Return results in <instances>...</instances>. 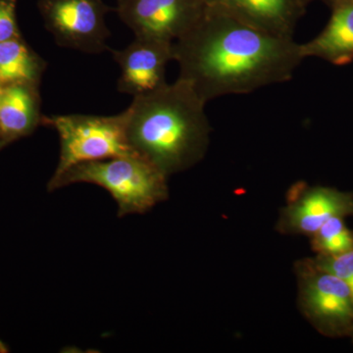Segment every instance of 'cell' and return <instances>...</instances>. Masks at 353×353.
Masks as SVG:
<instances>
[{
	"mask_svg": "<svg viewBox=\"0 0 353 353\" xmlns=\"http://www.w3.org/2000/svg\"><path fill=\"white\" fill-rule=\"evenodd\" d=\"M204 0H117L120 19L137 37L174 41L201 20Z\"/></svg>",
	"mask_w": 353,
	"mask_h": 353,
	"instance_id": "8992f818",
	"label": "cell"
},
{
	"mask_svg": "<svg viewBox=\"0 0 353 353\" xmlns=\"http://www.w3.org/2000/svg\"><path fill=\"white\" fill-rule=\"evenodd\" d=\"M2 87H3V85H2L1 83H0V90H1Z\"/></svg>",
	"mask_w": 353,
	"mask_h": 353,
	"instance_id": "7402d4cb",
	"label": "cell"
},
{
	"mask_svg": "<svg viewBox=\"0 0 353 353\" xmlns=\"http://www.w3.org/2000/svg\"><path fill=\"white\" fill-rule=\"evenodd\" d=\"M262 31L294 39L297 23L305 13L304 0H204Z\"/></svg>",
	"mask_w": 353,
	"mask_h": 353,
	"instance_id": "30bf717a",
	"label": "cell"
},
{
	"mask_svg": "<svg viewBox=\"0 0 353 353\" xmlns=\"http://www.w3.org/2000/svg\"><path fill=\"white\" fill-rule=\"evenodd\" d=\"M17 3L18 0H0V43L21 37L16 15Z\"/></svg>",
	"mask_w": 353,
	"mask_h": 353,
	"instance_id": "2e32d148",
	"label": "cell"
},
{
	"mask_svg": "<svg viewBox=\"0 0 353 353\" xmlns=\"http://www.w3.org/2000/svg\"><path fill=\"white\" fill-rule=\"evenodd\" d=\"M305 1L306 4H308L309 2L313 1V0H304ZM324 1L329 2L330 4H331V2L333 1V0H324Z\"/></svg>",
	"mask_w": 353,
	"mask_h": 353,
	"instance_id": "d6986e66",
	"label": "cell"
},
{
	"mask_svg": "<svg viewBox=\"0 0 353 353\" xmlns=\"http://www.w3.org/2000/svg\"><path fill=\"white\" fill-rule=\"evenodd\" d=\"M333 13L328 24L316 38L301 43L303 59L320 58L343 66L353 61V0L332 4Z\"/></svg>",
	"mask_w": 353,
	"mask_h": 353,
	"instance_id": "8fae6325",
	"label": "cell"
},
{
	"mask_svg": "<svg viewBox=\"0 0 353 353\" xmlns=\"http://www.w3.org/2000/svg\"><path fill=\"white\" fill-rule=\"evenodd\" d=\"M312 264L341 279L347 285L353 301V250L338 255L319 254Z\"/></svg>",
	"mask_w": 353,
	"mask_h": 353,
	"instance_id": "9a60e30c",
	"label": "cell"
},
{
	"mask_svg": "<svg viewBox=\"0 0 353 353\" xmlns=\"http://www.w3.org/2000/svg\"><path fill=\"white\" fill-rule=\"evenodd\" d=\"M119 65L117 90L123 94H146L166 83V69L173 60V43L164 39L134 36L121 50H110Z\"/></svg>",
	"mask_w": 353,
	"mask_h": 353,
	"instance_id": "ba28073f",
	"label": "cell"
},
{
	"mask_svg": "<svg viewBox=\"0 0 353 353\" xmlns=\"http://www.w3.org/2000/svg\"><path fill=\"white\" fill-rule=\"evenodd\" d=\"M345 217L334 216L313 234V250L320 255H338L353 250V231L345 225Z\"/></svg>",
	"mask_w": 353,
	"mask_h": 353,
	"instance_id": "5bb4252c",
	"label": "cell"
},
{
	"mask_svg": "<svg viewBox=\"0 0 353 353\" xmlns=\"http://www.w3.org/2000/svg\"><path fill=\"white\" fill-rule=\"evenodd\" d=\"M46 69V62L24 43L22 39L0 43V83L39 85Z\"/></svg>",
	"mask_w": 353,
	"mask_h": 353,
	"instance_id": "4fadbf2b",
	"label": "cell"
},
{
	"mask_svg": "<svg viewBox=\"0 0 353 353\" xmlns=\"http://www.w3.org/2000/svg\"><path fill=\"white\" fill-rule=\"evenodd\" d=\"M304 309L323 333L350 334L353 325V301L347 285L333 274L310 263L301 285Z\"/></svg>",
	"mask_w": 353,
	"mask_h": 353,
	"instance_id": "52a82bcc",
	"label": "cell"
},
{
	"mask_svg": "<svg viewBox=\"0 0 353 353\" xmlns=\"http://www.w3.org/2000/svg\"><path fill=\"white\" fill-rule=\"evenodd\" d=\"M78 183L108 190L117 203L119 217L145 213L168 196L167 176L136 153L75 165L52 176L48 190Z\"/></svg>",
	"mask_w": 353,
	"mask_h": 353,
	"instance_id": "3957f363",
	"label": "cell"
},
{
	"mask_svg": "<svg viewBox=\"0 0 353 353\" xmlns=\"http://www.w3.org/2000/svg\"><path fill=\"white\" fill-rule=\"evenodd\" d=\"M173 60L178 78L208 103L289 82L304 59L294 39L274 36L206 6L201 20L174 41Z\"/></svg>",
	"mask_w": 353,
	"mask_h": 353,
	"instance_id": "6da1fadb",
	"label": "cell"
},
{
	"mask_svg": "<svg viewBox=\"0 0 353 353\" xmlns=\"http://www.w3.org/2000/svg\"><path fill=\"white\" fill-rule=\"evenodd\" d=\"M7 352H8V350H7L6 345L0 341V353H6Z\"/></svg>",
	"mask_w": 353,
	"mask_h": 353,
	"instance_id": "e0dca14e",
	"label": "cell"
},
{
	"mask_svg": "<svg viewBox=\"0 0 353 353\" xmlns=\"http://www.w3.org/2000/svg\"><path fill=\"white\" fill-rule=\"evenodd\" d=\"M350 334H353V325H352V330H350Z\"/></svg>",
	"mask_w": 353,
	"mask_h": 353,
	"instance_id": "44dd1931",
	"label": "cell"
},
{
	"mask_svg": "<svg viewBox=\"0 0 353 353\" xmlns=\"http://www.w3.org/2000/svg\"><path fill=\"white\" fill-rule=\"evenodd\" d=\"M44 27L61 48L99 54L110 50L104 0H38Z\"/></svg>",
	"mask_w": 353,
	"mask_h": 353,
	"instance_id": "5b68a950",
	"label": "cell"
},
{
	"mask_svg": "<svg viewBox=\"0 0 353 353\" xmlns=\"http://www.w3.org/2000/svg\"><path fill=\"white\" fill-rule=\"evenodd\" d=\"M206 102L178 78L132 97L124 111L128 143L168 176L189 169L203 158L211 127Z\"/></svg>",
	"mask_w": 353,
	"mask_h": 353,
	"instance_id": "7a4b0ae2",
	"label": "cell"
},
{
	"mask_svg": "<svg viewBox=\"0 0 353 353\" xmlns=\"http://www.w3.org/2000/svg\"><path fill=\"white\" fill-rule=\"evenodd\" d=\"M296 201L285 209L283 224L292 233L313 236L334 216H353V194L328 187L297 190Z\"/></svg>",
	"mask_w": 353,
	"mask_h": 353,
	"instance_id": "9c48e42d",
	"label": "cell"
},
{
	"mask_svg": "<svg viewBox=\"0 0 353 353\" xmlns=\"http://www.w3.org/2000/svg\"><path fill=\"white\" fill-rule=\"evenodd\" d=\"M336 1H340V0H333V1L331 2V6H332V4L334 3V2H336Z\"/></svg>",
	"mask_w": 353,
	"mask_h": 353,
	"instance_id": "ffe728a7",
	"label": "cell"
},
{
	"mask_svg": "<svg viewBox=\"0 0 353 353\" xmlns=\"http://www.w3.org/2000/svg\"><path fill=\"white\" fill-rule=\"evenodd\" d=\"M43 121L39 85L11 83L0 90V134L6 143L32 134Z\"/></svg>",
	"mask_w": 353,
	"mask_h": 353,
	"instance_id": "7c38bea8",
	"label": "cell"
},
{
	"mask_svg": "<svg viewBox=\"0 0 353 353\" xmlns=\"http://www.w3.org/2000/svg\"><path fill=\"white\" fill-rule=\"evenodd\" d=\"M57 132L59 161L53 176L75 165L134 154L128 143L124 111L113 116L66 114L43 117Z\"/></svg>",
	"mask_w": 353,
	"mask_h": 353,
	"instance_id": "277c9868",
	"label": "cell"
},
{
	"mask_svg": "<svg viewBox=\"0 0 353 353\" xmlns=\"http://www.w3.org/2000/svg\"><path fill=\"white\" fill-rule=\"evenodd\" d=\"M4 143H6V141H4L3 137H2L1 134H0V146L3 145Z\"/></svg>",
	"mask_w": 353,
	"mask_h": 353,
	"instance_id": "ac0fdd59",
	"label": "cell"
}]
</instances>
